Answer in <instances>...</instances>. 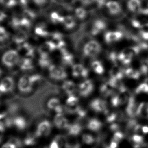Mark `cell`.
Segmentation results:
<instances>
[{"label": "cell", "mask_w": 148, "mask_h": 148, "mask_svg": "<svg viewBox=\"0 0 148 148\" xmlns=\"http://www.w3.org/2000/svg\"><path fill=\"white\" fill-rule=\"evenodd\" d=\"M48 70L50 77L55 80H62L67 77L66 71L62 66L52 64Z\"/></svg>", "instance_id": "7a4b0ae2"}, {"label": "cell", "mask_w": 148, "mask_h": 148, "mask_svg": "<svg viewBox=\"0 0 148 148\" xmlns=\"http://www.w3.org/2000/svg\"><path fill=\"white\" fill-rule=\"evenodd\" d=\"M137 116L143 118H148V103H140L138 107Z\"/></svg>", "instance_id": "ffe728a7"}, {"label": "cell", "mask_w": 148, "mask_h": 148, "mask_svg": "<svg viewBox=\"0 0 148 148\" xmlns=\"http://www.w3.org/2000/svg\"><path fill=\"white\" fill-rule=\"evenodd\" d=\"M28 39V35L25 31H19L15 34L13 40L15 44L18 46L21 45L26 42Z\"/></svg>", "instance_id": "4fadbf2b"}, {"label": "cell", "mask_w": 148, "mask_h": 148, "mask_svg": "<svg viewBox=\"0 0 148 148\" xmlns=\"http://www.w3.org/2000/svg\"><path fill=\"white\" fill-rule=\"evenodd\" d=\"M79 103V98L75 95H70L66 101L68 106H73L78 105Z\"/></svg>", "instance_id": "f1b7e54d"}, {"label": "cell", "mask_w": 148, "mask_h": 148, "mask_svg": "<svg viewBox=\"0 0 148 148\" xmlns=\"http://www.w3.org/2000/svg\"><path fill=\"white\" fill-rule=\"evenodd\" d=\"M5 127L2 124L0 123V143L2 140L4 134Z\"/></svg>", "instance_id": "f35d334b"}, {"label": "cell", "mask_w": 148, "mask_h": 148, "mask_svg": "<svg viewBox=\"0 0 148 148\" xmlns=\"http://www.w3.org/2000/svg\"><path fill=\"white\" fill-rule=\"evenodd\" d=\"M136 93L137 94H140L141 93H148V84L146 83H142L140 84L136 88Z\"/></svg>", "instance_id": "4dcf8cb0"}, {"label": "cell", "mask_w": 148, "mask_h": 148, "mask_svg": "<svg viewBox=\"0 0 148 148\" xmlns=\"http://www.w3.org/2000/svg\"><path fill=\"white\" fill-rule=\"evenodd\" d=\"M142 148V147H141V148Z\"/></svg>", "instance_id": "f6af8a7d"}, {"label": "cell", "mask_w": 148, "mask_h": 148, "mask_svg": "<svg viewBox=\"0 0 148 148\" xmlns=\"http://www.w3.org/2000/svg\"><path fill=\"white\" fill-rule=\"evenodd\" d=\"M18 66L21 70L23 71H27L33 69L34 68L33 61L32 58H23L19 60Z\"/></svg>", "instance_id": "5bb4252c"}, {"label": "cell", "mask_w": 148, "mask_h": 148, "mask_svg": "<svg viewBox=\"0 0 148 148\" xmlns=\"http://www.w3.org/2000/svg\"><path fill=\"white\" fill-rule=\"evenodd\" d=\"M82 140L83 143L87 145H90L95 142L94 137L88 134H84L82 136Z\"/></svg>", "instance_id": "f546056e"}, {"label": "cell", "mask_w": 148, "mask_h": 148, "mask_svg": "<svg viewBox=\"0 0 148 148\" xmlns=\"http://www.w3.org/2000/svg\"><path fill=\"white\" fill-rule=\"evenodd\" d=\"M49 148H60L58 142L54 140L51 143L50 145Z\"/></svg>", "instance_id": "b9f144b4"}, {"label": "cell", "mask_w": 148, "mask_h": 148, "mask_svg": "<svg viewBox=\"0 0 148 148\" xmlns=\"http://www.w3.org/2000/svg\"><path fill=\"white\" fill-rule=\"evenodd\" d=\"M88 72L87 70L83 68L82 66H74L73 69V75L75 77L81 76L82 77H86L88 76Z\"/></svg>", "instance_id": "d6986e66"}, {"label": "cell", "mask_w": 148, "mask_h": 148, "mask_svg": "<svg viewBox=\"0 0 148 148\" xmlns=\"http://www.w3.org/2000/svg\"><path fill=\"white\" fill-rule=\"evenodd\" d=\"M50 17L51 21L54 24L62 23L63 18H64V17L62 16L56 12H52L50 14Z\"/></svg>", "instance_id": "d4e9b609"}, {"label": "cell", "mask_w": 148, "mask_h": 148, "mask_svg": "<svg viewBox=\"0 0 148 148\" xmlns=\"http://www.w3.org/2000/svg\"><path fill=\"white\" fill-rule=\"evenodd\" d=\"M47 106L50 109L55 110L58 113L62 114L64 108L62 107L58 99L56 98L50 99L48 102Z\"/></svg>", "instance_id": "9a60e30c"}, {"label": "cell", "mask_w": 148, "mask_h": 148, "mask_svg": "<svg viewBox=\"0 0 148 148\" xmlns=\"http://www.w3.org/2000/svg\"><path fill=\"white\" fill-rule=\"evenodd\" d=\"M51 58L49 55H40L38 64L41 68H49L52 65Z\"/></svg>", "instance_id": "ac0fdd59"}, {"label": "cell", "mask_w": 148, "mask_h": 148, "mask_svg": "<svg viewBox=\"0 0 148 148\" xmlns=\"http://www.w3.org/2000/svg\"><path fill=\"white\" fill-rule=\"evenodd\" d=\"M142 130H143V132L144 134H148V126H143Z\"/></svg>", "instance_id": "7bdbcfd3"}, {"label": "cell", "mask_w": 148, "mask_h": 148, "mask_svg": "<svg viewBox=\"0 0 148 148\" xmlns=\"http://www.w3.org/2000/svg\"><path fill=\"white\" fill-rule=\"evenodd\" d=\"M95 89L92 82L89 80H85L79 86V93L81 97H87L93 92Z\"/></svg>", "instance_id": "277c9868"}, {"label": "cell", "mask_w": 148, "mask_h": 148, "mask_svg": "<svg viewBox=\"0 0 148 148\" xmlns=\"http://www.w3.org/2000/svg\"><path fill=\"white\" fill-rule=\"evenodd\" d=\"M35 138L33 137H28L26 140H25V143L28 145H34L35 143Z\"/></svg>", "instance_id": "d590c367"}, {"label": "cell", "mask_w": 148, "mask_h": 148, "mask_svg": "<svg viewBox=\"0 0 148 148\" xmlns=\"http://www.w3.org/2000/svg\"><path fill=\"white\" fill-rule=\"evenodd\" d=\"M51 130V125L47 120L41 122L38 126L36 135L38 136H47L49 134Z\"/></svg>", "instance_id": "ba28073f"}, {"label": "cell", "mask_w": 148, "mask_h": 148, "mask_svg": "<svg viewBox=\"0 0 148 148\" xmlns=\"http://www.w3.org/2000/svg\"><path fill=\"white\" fill-rule=\"evenodd\" d=\"M82 129L83 127L80 124L76 123L71 125L70 124L67 130L69 134L76 136L80 134Z\"/></svg>", "instance_id": "44dd1931"}, {"label": "cell", "mask_w": 148, "mask_h": 148, "mask_svg": "<svg viewBox=\"0 0 148 148\" xmlns=\"http://www.w3.org/2000/svg\"><path fill=\"white\" fill-rule=\"evenodd\" d=\"M54 123L56 126L60 130H67L70 124L66 118L62 113H58L56 115Z\"/></svg>", "instance_id": "8fae6325"}, {"label": "cell", "mask_w": 148, "mask_h": 148, "mask_svg": "<svg viewBox=\"0 0 148 148\" xmlns=\"http://www.w3.org/2000/svg\"><path fill=\"white\" fill-rule=\"evenodd\" d=\"M14 125L19 130H23L26 127V121L22 117H17L13 121Z\"/></svg>", "instance_id": "7402d4cb"}, {"label": "cell", "mask_w": 148, "mask_h": 148, "mask_svg": "<svg viewBox=\"0 0 148 148\" xmlns=\"http://www.w3.org/2000/svg\"><path fill=\"white\" fill-rule=\"evenodd\" d=\"M33 85L34 84L31 76L25 75L21 77L19 79L18 86L21 92L27 93L32 90Z\"/></svg>", "instance_id": "3957f363"}, {"label": "cell", "mask_w": 148, "mask_h": 148, "mask_svg": "<svg viewBox=\"0 0 148 148\" xmlns=\"http://www.w3.org/2000/svg\"><path fill=\"white\" fill-rule=\"evenodd\" d=\"M89 107L96 113L104 112L108 108V103L106 101L99 99H96L91 101Z\"/></svg>", "instance_id": "52a82bcc"}, {"label": "cell", "mask_w": 148, "mask_h": 148, "mask_svg": "<svg viewBox=\"0 0 148 148\" xmlns=\"http://www.w3.org/2000/svg\"><path fill=\"white\" fill-rule=\"evenodd\" d=\"M29 3V0H19V4L25 9L27 8Z\"/></svg>", "instance_id": "60d3db41"}, {"label": "cell", "mask_w": 148, "mask_h": 148, "mask_svg": "<svg viewBox=\"0 0 148 148\" xmlns=\"http://www.w3.org/2000/svg\"><path fill=\"white\" fill-rule=\"evenodd\" d=\"M2 71L0 69V77L2 75Z\"/></svg>", "instance_id": "ee69618b"}, {"label": "cell", "mask_w": 148, "mask_h": 148, "mask_svg": "<svg viewBox=\"0 0 148 148\" xmlns=\"http://www.w3.org/2000/svg\"><path fill=\"white\" fill-rule=\"evenodd\" d=\"M23 16L29 21H33L36 17V14L34 11L28 8L25 9L23 12Z\"/></svg>", "instance_id": "cb8c5ba5"}, {"label": "cell", "mask_w": 148, "mask_h": 148, "mask_svg": "<svg viewBox=\"0 0 148 148\" xmlns=\"http://www.w3.org/2000/svg\"><path fill=\"white\" fill-rule=\"evenodd\" d=\"M62 88L69 95H73L76 92V85L71 81H66L62 85Z\"/></svg>", "instance_id": "e0dca14e"}, {"label": "cell", "mask_w": 148, "mask_h": 148, "mask_svg": "<svg viewBox=\"0 0 148 148\" xmlns=\"http://www.w3.org/2000/svg\"><path fill=\"white\" fill-rule=\"evenodd\" d=\"M57 49V45L53 41H48L40 46L38 52L40 55H49Z\"/></svg>", "instance_id": "8992f818"}, {"label": "cell", "mask_w": 148, "mask_h": 148, "mask_svg": "<svg viewBox=\"0 0 148 148\" xmlns=\"http://www.w3.org/2000/svg\"><path fill=\"white\" fill-rule=\"evenodd\" d=\"M124 138V134L121 132H116L115 134H114L113 136L112 140L114 142H117L119 143L121 142L122 139Z\"/></svg>", "instance_id": "1f68e13d"}, {"label": "cell", "mask_w": 148, "mask_h": 148, "mask_svg": "<svg viewBox=\"0 0 148 148\" xmlns=\"http://www.w3.org/2000/svg\"><path fill=\"white\" fill-rule=\"evenodd\" d=\"M21 17L22 16L19 17L18 16H14L13 17L10 22L11 25L13 28L19 30L20 27H21Z\"/></svg>", "instance_id": "484cf974"}, {"label": "cell", "mask_w": 148, "mask_h": 148, "mask_svg": "<svg viewBox=\"0 0 148 148\" xmlns=\"http://www.w3.org/2000/svg\"><path fill=\"white\" fill-rule=\"evenodd\" d=\"M33 1L38 6H43L45 4L47 0H33Z\"/></svg>", "instance_id": "ab89813d"}, {"label": "cell", "mask_w": 148, "mask_h": 148, "mask_svg": "<svg viewBox=\"0 0 148 148\" xmlns=\"http://www.w3.org/2000/svg\"><path fill=\"white\" fill-rule=\"evenodd\" d=\"M7 15L3 11L0 10V23H2L6 19Z\"/></svg>", "instance_id": "74e56055"}, {"label": "cell", "mask_w": 148, "mask_h": 148, "mask_svg": "<svg viewBox=\"0 0 148 148\" xmlns=\"http://www.w3.org/2000/svg\"><path fill=\"white\" fill-rule=\"evenodd\" d=\"M1 148H16V146L11 142L4 144Z\"/></svg>", "instance_id": "8d00e7d4"}, {"label": "cell", "mask_w": 148, "mask_h": 148, "mask_svg": "<svg viewBox=\"0 0 148 148\" xmlns=\"http://www.w3.org/2000/svg\"><path fill=\"white\" fill-rule=\"evenodd\" d=\"M10 34L4 27L0 26V43H2L8 40Z\"/></svg>", "instance_id": "603a6c76"}, {"label": "cell", "mask_w": 148, "mask_h": 148, "mask_svg": "<svg viewBox=\"0 0 148 148\" xmlns=\"http://www.w3.org/2000/svg\"><path fill=\"white\" fill-rule=\"evenodd\" d=\"M14 86V82L12 78L6 77L0 82V92L7 93L12 90Z\"/></svg>", "instance_id": "9c48e42d"}, {"label": "cell", "mask_w": 148, "mask_h": 148, "mask_svg": "<svg viewBox=\"0 0 148 148\" xmlns=\"http://www.w3.org/2000/svg\"><path fill=\"white\" fill-rule=\"evenodd\" d=\"M132 141L136 144H140L143 143L144 138L142 136L138 135V134H134L132 137Z\"/></svg>", "instance_id": "836d02e7"}, {"label": "cell", "mask_w": 148, "mask_h": 148, "mask_svg": "<svg viewBox=\"0 0 148 148\" xmlns=\"http://www.w3.org/2000/svg\"><path fill=\"white\" fill-rule=\"evenodd\" d=\"M138 106L137 105L134 97L132 95L130 97L127 103V106L126 109V112L130 117H135L137 116Z\"/></svg>", "instance_id": "30bf717a"}, {"label": "cell", "mask_w": 148, "mask_h": 148, "mask_svg": "<svg viewBox=\"0 0 148 148\" xmlns=\"http://www.w3.org/2000/svg\"><path fill=\"white\" fill-rule=\"evenodd\" d=\"M17 51L18 52L20 56H23V58H32L35 54V49L34 46L27 42L18 46Z\"/></svg>", "instance_id": "5b68a950"}, {"label": "cell", "mask_w": 148, "mask_h": 148, "mask_svg": "<svg viewBox=\"0 0 148 148\" xmlns=\"http://www.w3.org/2000/svg\"><path fill=\"white\" fill-rule=\"evenodd\" d=\"M142 127L143 126L140 125V124H138L136 125L135 129H134V133L136 134H138V135H141L142 134H144L143 132V130H142Z\"/></svg>", "instance_id": "e575fe53"}, {"label": "cell", "mask_w": 148, "mask_h": 148, "mask_svg": "<svg viewBox=\"0 0 148 148\" xmlns=\"http://www.w3.org/2000/svg\"><path fill=\"white\" fill-rule=\"evenodd\" d=\"M35 34L38 37L46 38L50 36L46 25L44 23H40L35 27Z\"/></svg>", "instance_id": "7c38bea8"}, {"label": "cell", "mask_w": 148, "mask_h": 148, "mask_svg": "<svg viewBox=\"0 0 148 148\" xmlns=\"http://www.w3.org/2000/svg\"><path fill=\"white\" fill-rule=\"evenodd\" d=\"M20 60V54L17 50H9L3 54L2 58V62L7 68H13L18 65Z\"/></svg>", "instance_id": "6da1fadb"}, {"label": "cell", "mask_w": 148, "mask_h": 148, "mask_svg": "<svg viewBox=\"0 0 148 148\" xmlns=\"http://www.w3.org/2000/svg\"><path fill=\"white\" fill-rule=\"evenodd\" d=\"M103 127V123L99 119L96 118L90 119L89 120L87 127L90 130L93 132H98Z\"/></svg>", "instance_id": "2e32d148"}, {"label": "cell", "mask_w": 148, "mask_h": 148, "mask_svg": "<svg viewBox=\"0 0 148 148\" xmlns=\"http://www.w3.org/2000/svg\"><path fill=\"white\" fill-rule=\"evenodd\" d=\"M18 3L17 0H0V4L7 8H12L16 6Z\"/></svg>", "instance_id": "4316f807"}, {"label": "cell", "mask_w": 148, "mask_h": 148, "mask_svg": "<svg viewBox=\"0 0 148 148\" xmlns=\"http://www.w3.org/2000/svg\"><path fill=\"white\" fill-rule=\"evenodd\" d=\"M126 74L128 77L134 79H138L140 77V74L138 72L134 71L133 70H128L126 71Z\"/></svg>", "instance_id": "d6a6232c"}, {"label": "cell", "mask_w": 148, "mask_h": 148, "mask_svg": "<svg viewBox=\"0 0 148 148\" xmlns=\"http://www.w3.org/2000/svg\"><path fill=\"white\" fill-rule=\"evenodd\" d=\"M62 24H63L66 29H71L74 25V21L71 17H64Z\"/></svg>", "instance_id": "83f0119b"}]
</instances>
